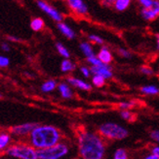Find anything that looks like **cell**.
<instances>
[{"mask_svg": "<svg viewBox=\"0 0 159 159\" xmlns=\"http://www.w3.org/2000/svg\"><path fill=\"white\" fill-rule=\"evenodd\" d=\"M132 106H133V105L131 104V103H129V102H122V103H120V104H119V107L122 108L123 111L128 110V109L131 108Z\"/></svg>", "mask_w": 159, "mask_h": 159, "instance_id": "d6a6232c", "label": "cell"}, {"mask_svg": "<svg viewBox=\"0 0 159 159\" xmlns=\"http://www.w3.org/2000/svg\"><path fill=\"white\" fill-rule=\"evenodd\" d=\"M38 124L37 123H33V122H27V123H22V124H19L13 126L10 132L11 135L15 137H27L29 136L30 133L32 132V130L35 128Z\"/></svg>", "mask_w": 159, "mask_h": 159, "instance_id": "8992f818", "label": "cell"}, {"mask_svg": "<svg viewBox=\"0 0 159 159\" xmlns=\"http://www.w3.org/2000/svg\"><path fill=\"white\" fill-rule=\"evenodd\" d=\"M7 39L9 40L10 42H19L20 41V39L17 38V37H15V36H8Z\"/></svg>", "mask_w": 159, "mask_h": 159, "instance_id": "8d00e7d4", "label": "cell"}, {"mask_svg": "<svg viewBox=\"0 0 159 159\" xmlns=\"http://www.w3.org/2000/svg\"><path fill=\"white\" fill-rule=\"evenodd\" d=\"M75 69L74 63L71 62L69 59H65L62 60V64H61V70L62 72H71Z\"/></svg>", "mask_w": 159, "mask_h": 159, "instance_id": "d6986e66", "label": "cell"}, {"mask_svg": "<svg viewBox=\"0 0 159 159\" xmlns=\"http://www.w3.org/2000/svg\"><path fill=\"white\" fill-rule=\"evenodd\" d=\"M92 83L97 87H102V86H104L106 84V79L101 77V76H94L92 79Z\"/></svg>", "mask_w": 159, "mask_h": 159, "instance_id": "603a6c76", "label": "cell"}, {"mask_svg": "<svg viewBox=\"0 0 159 159\" xmlns=\"http://www.w3.org/2000/svg\"><path fill=\"white\" fill-rule=\"evenodd\" d=\"M87 61H88L92 66H100L102 64H104V63H102V61L98 58V57H96V55L87 58Z\"/></svg>", "mask_w": 159, "mask_h": 159, "instance_id": "d4e9b609", "label": "cell"}, {"mask_svg": "<svg viewBox=\"0 0 159 159\" xmlns=\"http://www.w3.org/2000/svg\"><path fill=\"white\" fill-rule=\"evenodd\" d=\"M11 141H12V135L9 132L5 131H0V152H6L11 146Z\"/></svg>", "mask_w": 159, "mask_h": 159, "instance_id": "7c38bea8", "label": "cell"}, {"mask_svg": "<svg viewBox=\"0 0 159 159\" xmlns=\"http://www.w3.org/2000/svg\"><path fill=\"white\" fill-rule=\"evenodd\" d=\"M145 159H158V157H157L156 155H154L153 153H152V154H149V155L146 156Z\"/></svg>", "mask_w": 159, "mask_h": 159, "instance_id": "74e56055", "label": "cell"}, {"mask_svg": "<svg viewBox=\"0 0 159 159\" xmlns=\"http://www.w3.org/2000/svg\"><path fill=\"white\" fill-rule=\"evenodd\" d=\"M58 89L61 93V95L63 97V98H70L71 96H72V91H71L70 87L66 83H62L58 85Z\"/></svg>", "mask_w": 159, "mask_h": 159, "instance_id": "9a60e30c", "label": "cell"}, {"mask_svg": "<svg viewBox=\"0 0 159 159\" xmlns=\"http://www.w3.org/2000/svg\"><path fill=\"white\" fill-rule=\"evenodd\" d=\"M150 137L156 143H159V130H153L150 133Z\"/></svg>", "mask_w": 159, "mask_h": 159, "instance_id": "1f68e13d", "label": "cell"}, {"mask_svg": "<svg viewBox=\"0 0 159 159\" xmlns=\"http://www.w3.org/2000/svg\"><path fill=\"white\" fill-rule=\"evenodd\" d=\"M130 0H117L114 2V7L117 11H124L130 5Z\"/></svg>", "mask_w": 159, "mask_h": 159, "instance_id": "44dd1931", "label": "cell"}, {"mask_svg": "<svg viewBox=\"0 0 159 159\" xmlns=\"http://www.w3.org/2000/svg\"><path fill=\"white\" fill-rule=\"evenodd\" d=\"M67 83H68L70 85H72V86L76 87V89H81V90L89 91V90H91V89H92L91 84H87L86 82L82 81V80H80V79L73 78V77H69V78H67Z\"/></svg>", "mask_w": 159, "mask_h": 159, "instance_id": "8fae6325", "label": "cell"}, {"mask_svg": "<svg viewBox=\"0 0 159 159\" xmlns=\"http://www.w3.org/2000/svg\"><path fill=\"white\" fill-rule=\"evenodd\" d=\"M68 152V148L66 144L59 143L54 147L37 150L38 159H61Z\"/></svg>", "mask_w": 159, "mask_h": 159, "instance_id": "5b68a950", "label": "cell"}, {"mask_svg": "<svg viewBox=\"0 0 159 159\" xmlns=\"http://www.w3.org/2000/svg\"><path fill=\"white\" fill-rule=\"evenodd\" d=\"M152 152L154 155H156V156L158 157V159H159V146L152 148Z\"/></svg>", "mask_w": 159, "mask_h": 159, "instance_id": "d590c367", "label": "cell"}, {"mask_svg": "<svg viewBox=\"0 0 159 159\" xmlns=\"http://www.w3.org/2000/svg\"><path fill=\"white\" fill-rule=\"evenodd\" d=\"M0 98H1V94H0Z\"/></svg>", "mask_w": 159, "mask_h": 159, "instance_id": "ab89813d", "label": "cell"}, {"mask_svg": "<svg viewBox=\"0 0 159 159\" xmlns=\"http://www.w3.org/2000/svg\"><path fill=\"white\" fill-rule=\"evenodd\" d=\"M6 154L17 159H38L37 150L30 145L23 143L11 145L6 150Z\"/></svg>", "mask_w": 159, "mask_h": 159, "instance_id": "3957f363", "label": "cell"}, {"mask_svg": "<svg viewBox=\"0 0 159 159\" xmlns=\"http://www.w3.org/2000/svg\"><path fill=\"white\" fill-rule=\"evenodd\" d=\"M67 5L72 12L78 15H85L88 12V7L81 0H68Z\"/></svg>", "mask_w": 159, "mask_h": 159, "instance_id": "30bf717a", "label": "cell"}, {"mask_svg": "<svg viewBox=\"0 0 159 159\" xmlns=\"http://www.w3.org/2000/svg\"><path fill=\"white\" fill-rule=\"evenodd\" d=\"M56 48H57V50H58V52H59V53L62 55V57H66V59H67L68 57H69V52H68V50L67 49V48L63 46L62 44H61V43H57L56 44Z\"/></svg>", "mask_w": 159, "mask_h": 159, "instance_id": "7402d4cb", "label": "cell"}, {"mask_svg": "<svg viewBox=\"0 0 159 159\" xmlns=\"http://www.w3.org/2000/svg\"><path fill=\"white\" fill-rule=\"evenodd\" d=\"M56 87H57V83H56L54 80H48L45 83L42 84L41 85V90L45 93L47 92H51L53 91Z\"/></svg>", "mask_w": 159, "mask_h": 159, "instance_id": "2e32d148", "label": "cell"}, {"mask_svg": "<svg viewBox=\"0 0 159 159\" xmlns=\"http://www.w3.org/2000/svg\"><path fill=\"white\" fill-rule=\"evenodd\" d=\"M78 149L82 159H104L106 147L99 135L84 131L78 135Z\"/></svg>", "mask_w": 159, "mask_h": 159, "instance_id": "6da1fadb", "label": "cell"}, {"mask_svg": "<svg viewBox=\"0 0 159 159\" xmlns=\"http://www.w3.org/2000/svg\"><path fill=\"white\" fill-rule=\"evenodd\" d=\"M98 58L102 61V63L108 65L112 61V54L107 50V48H102V49L98 53Z\"/></svg>", "mask_w": 159, "mask_h": 159, "instance_id": "4fadbf2b", "label": "cell"}, {"mask_svg": "<svg viewBox=\"0 0 159 159\" xmlns=\"http://www.w3.org/2000/svg\"><path fill=\"white\" fill-rule=\"evenodd\" d=\"M30 27L34 31H40L44 27V20L40 18H35L31 20Z\"/></svg>", "mask_w": 159, "mask_h": 159, "instance_id": "ac0fdd59", "label": "cell"}, {"mask_svg": "<svg viewBox=\"0 0 159 159\" xmlns=\"http://www.w3.org/2000/svg\"><path fill=\"white\" fill-rule=\"evenodd\" d=\"M120 116L123 119H125V120H130V119L132 118L133 115L131 112H129L128 110H126V111H122V112L120 113Z\"/></svg>", "mask_w": 159, "mask_h": 159, "instance_id": "83f0119b", "label": "cell"}, {"mask_svg": "<svg viewBox=\"0 0 159 159\" xmlns=\"http://www.w3.org/2000/svg\"><path fill=\"white\" fill-rule=\"evenodd\" d=\"M113 159H128V155H127L126 150L123 148H118L114 152Z\"/></svg>", "mask_w": 159, "mask_h": 159, "instance_id": "cb8c5ba5", "label": "cell"}, {"mask_svg": "<svg viewBox=\"0 0 159 159\" xmlns=\"http://www.w3.org/2000/svg\"><path fill=\"white\" fill-rule=\"evenodd\" d=\"M10 64V60L8 57H4V55H0V67L1 68H6Z\"/></svg>", "mask_w": 159, "mask_h": 159, "instance_id": "484cf974", "label": "cell"}, {"mask_svg": "<svg viewBox=\"0 0 159 159\" xmlns=\"http://www.w3.org/2000/svg\"><path fill=\"white\" fill-rule=\"evenodd\" d=\"M141 72H142V74H145V75H147V76H150V75H152V74H153L152 69L150 68V67H148V66H146V65L141 67Z\"/></svg>", "mask_w": 159, "mask_h": 159, "instance_id": "f1b7e54d", "label": "cell"}, {"mask_svg": "<svg viewBox=\"0 0 159 159\" xmlns=\"http://www.w3.org/2000/svg\"><path fill=\"white\" fill-rule=\"evenodd\" d=\"M141 5L145 8V9H149V8H152L154 4V1L153 0H141L140 1Z\"/></svg>", "mask_w": 159, "mask_h": 159, "instance_id": "4316f807", "label": "cell"}, {"mask_svg": "<svg viewBox=\"0 0 159 159\" xmlns=\"http://www.w3.org/2000/svg\"><path fill=\"white\" fill-rule=\"evenodd\" d=\"M80 49L81 51L83 52V53L87 57V58H89V57H95V54H94V52H93V49H92V47L89 43H87V42H82L80 44Z\"/></svg>", "mask_w": 159, "mask_h": 159, "instance_id": "e0dca14e", "label": "cell"}, {"mask_svg": "<svg viewBox=\"0 0 159 159\" xmlns=\"http://www.w3.org/2000/svg\"><path fill=\"white\" fill-rule=\"evenodd\" d=\"M58 29L62 32V34L63 36H66L68 39H73L75 37V33L74 31L71 29L67 23H63V22H59L58 23Z\"/></svg>", "mask_w": 159, "mask_h": 159, "instance_id": "5bb4252c", "label": "cell"}, {"mask_svg": "<svg viewBox=\"0 0 159 159\" xmlns=\"http://www.w3.org/2000/svg\"><path fill=\"white\" fill-rule=\"evenodd\" d=\"M89 40H90V41H92V42H94V43H97V44H102V43H104V41H102V39L101 37L95 35V34L90 35L89 36Z\"/></svg>", "mask_w": 159, "mask_h": 159, "instance_id": "f546056e", "label": "cell"}, {"mask_svg": "<svg viewBox=\"0 0 159 159\" xmlns=\"http://www.w3.org/2000/svg\"><path fill=\"white\" fill-rule=\"evenodd\" d=\"M99 132L102 137L109 140H123L129 135V132L126 128L114 122L102 123L99 127Z\"/></svg>", "mask_w": 159, "mask_h": 159, "instance_id": "277c9868", "label": "cell"}, {"mask_svg": "<svg viewBox=\"0 0 159 159\" xmlns=\"http://www.w3.org/2000/svg\"><path fill=\"white\" fill-rule=\"evenodd\" d=\"M142 16L146 20H154L158 16H159V2L154 1V4L152 8L149 9H145L142 8Z\"/></svg>", "mask_w": 159, "mask_h": 159, "instance_id": "9c48e42d", "label": "cell"}, {"mask_svg": "<svg viewBox=\"0 0 159 159\" xmlns=\"http://www.w3.org/2000/svg\"><path fill=\"white\" fill-rule=\"evenodd\" d=\"M61 140L60 131L52 125H37L28 136L29 145L36 150L58 145Z\"/></svg>", "mask_w": 159, "mask_h": 159, "instance_id": "7a4b0ae2", "label": "cell"}, {"mask_svg": "<svg viewBox=\"0 0 159 159\" xmlns=\"http://www.w3.org/2000/svg\"><path fill=\"white\" fill-rule=\"evenodd\" d=\"M37 6L40 8V9L44 13H46L47 15H48L51 19H53L54 20L59 21V22L62 21V16L61 15V13L57 9H55L54 7L49 5L47 2H45V1H37Z\"/></svg>", "mask_w": 159, "mask_h": 159, "instance_id": "52a82bcc", "label": "cell"}, {"mask_svg": "<svg viewBox=\"0 0 159 159\" xmlns=\"http://www.w3.org/2000/svg\"><path fill=\"white\" fill-rule=\"evenodd\" d=\"M118 53L121 55L122 57H125V58H130L131 57V53L127 51V50H124V49H120L118 51Z\"/></svg>", "mask_w": 159, "mask_h": 159, "instance_id": "4dcf8cb0", "label": "cell"}, {"mask_svg": "<svg viewBox=\"0 0 159 159\" xmlns=\"http://www.w3.org/2000/svg\"><path fill=\"white\" fill-rule=\"evenodd\" d=\"M90 71L91 73L94 74V76H101L106 80L112 77V70H111L110 66L107 64H102L100 66H91Z\"/></svg>", "mask_w": 159, "mask_h": 159, "instance_id": "ba28073f", "label": "cell"}, {"mask_svg": "<svg viewBox=\"0 0 159 159\" xmlns=\"http://www.w3.org/2000/svg\"><path fill=\"white\" fill-rule=\"evenodd\" d=\"M80 71H81V73L83 74V76L84 77H86V78H88L89 76H90V72H91V71H90V69L89 68H87V67H81L80 68Z\"/></svg>", "mask_w": 159, "mask_h": 159, "instance_id": "836d02e7", "label": "cell"}, {"mask_svg": "<svg viewBox=\"0 0 159 159\" xmlns=\"http://www.w3.org/2000/svg\"><path fill=\"white\" fill-rule=\"evenodd\" d=\"M156 44H157V49L159 50V34L156 36Z\"/></svg>", "mask_w": 159, "mask_h": 159, "instance_id": "f35d334b", "label": "cell"}, {"mask_svg": "<svg viewBox=\"0 0 159 159\" xmlns=\"http://www.w3.org/2000/svg\"><path fill=\"white\" fill-rule=\"evenodd\" d=\"M0 48H1V50L3 52H9L10 51V46L8 45V43H2L1 46H0Z\"/></svg>", "mask_w": 159, "mask_h": 159, "instance_id": "e575fe53", "label": "cell"}, {"mask_svg": "<svg viewBox=\"0 0 159 159\" xmlns=\"http://www.w3.org/2000/svg\"><path fill=\"white\" fill-rule=\"evenodd\" d=\"M142 92L148 95H156L159 93V89L155 85H146L142 87Z\"/></svg>", "mask_w": 159, "mask_h": 159, "instance_id": "ffe728a7", "label": "cell"}]
</instances>
